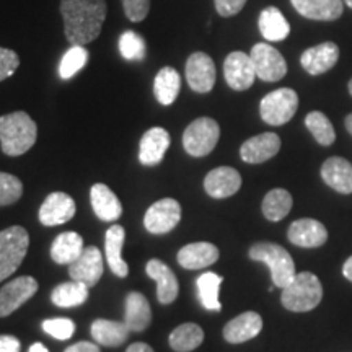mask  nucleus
Segmentation results:
<instances>
[{
	"label": "nucleus",
	"instance_id": "1",
	"mask_svg": "<svg viewBox=\"0 0 352 352\" xmlns=\"http://www.w3.org/2000/svg\"><path fill=\"white\" fill-rule=\"evenodd\" d=\"M60 15L67 41L87 46L100 36L107 20V0H60Z\"/></svg>",
	"mask_w": 352,
	"mask_h": 352
},
{
	"label": "nucleus",
	"instance_id": "2",
	"mask_svg": "<svg viewBox=\"0 0 352 352\" xmlns=\"http://www.w3.org/2000/svg\"><path fill=\"white\" fill-rule=\"evenodd\" d=\"M38 126L25 111L0 116V147L8 157L23 155L36 144Z\"/></svg>",
	"mask_w": 352,
	"mask_h": 352
},
{
	"label": "nucleus",
	"instance_id": "3",
	"mask_svg": "<svg viewBox=\"0 0 352 352\" xmlns=\"http://www.w3.org/2000/svg\"><path fill=\"white\" fill-rule=\"evenodd\" d=\"M323 298V287L314 272H298L283 289V305L290 311L303 314L320 305Z\"/></svg>",
	"mask_w": 352,
	"mask_h": 352
},
{
	"label": "nucleus",
	"instance_id": "4",
	"mask_svg": "<svg viewBox=\"0 0 352 352\" xmlns=\"http://www.w3.org/2000/svg\"><path fill=\"white\" fill-rule=\"evenodd\" d=\"M250 258L253 261L264 263L271 270L272 284L276 287L284 289L290 280L294 279L296 272V264L290 256L289 252L277 243H270V241H261V243H254L250 248Z\"/></svg>",
	"mask_w": 352,
	"mask_h": 352
},
{
	"label": "nucleus",
	"instance_id": "5",
	"mask_svg": "<svg viewBox=\"0 0 352 352\" xmlns=\"http://www.w3.org/2000/svg\"><path fill=\"white\" fill-rule=\"evenodd\" d=\"M28 246L30 235L23 227L12 226L0 232V283L19 270Z\"/></svg>",
	"mask_w": 352,
	"mask_h": 352
},
{
	"label": "nucleus",
	"instance_id": "6",
	"mask_svg": "<svg viewBox=\"0 0 352 352\" xmlns=\"http://www.w3.org/2000/svg\"><path fill=\"white\" fill-rule=\"evenodd\" d=\"M220 139V126L212 118H197L183 132V147L191 157H206Z\"/></svg>",
	"mask_w": 352,
	"mask_h": 352
},
{
	"label": "nucleus",
	"instance_id": "7",
	"mask_svg": "<svg viewBox=\"0 0 352 352\" xmlns=\"http://www.w3.org/2000/svg\"><path fill=\"white\" fill-rule=\"evenodd\" d=\"M298 95L292 88H279L267 94L259 103L263 121L271 126H283L297 113Z\"/></svg>",
	"mask_w": 352,
	"mask_h": 352
},
{
	"label": "nucleus",
	"instance_id": "8",
	"mask_svg": "<svg viewBox=\"0 0 352 352\" xmlns=\"http://www.w3.org/2000/svg\"><path fill=\"white\" fill-rule=\"evenodd\" d=\"M182 220V206L173 197L153 202L144 215V227L153 235H165L173 230Z\"/></svg>",
	"mask_w": 352,
	"mask_h": 352
},
{
	"label": "nucleus",
	"instance_id": "9",
	"mask_svg": "<svg viewBox=\"0 0 352 352\" xmlns=\"http://www.w3.org/2000/svg\"><path fill=\"white\" fill-rule=\"evenodd\" d=\"M250 57H252L254 70H256V77L261 78L263 82H279L287 74V63H285L284 56L271 44H254Z\"/></svg>",
	"mask_w": 352,
	"mask_h": 352
},
{
	"label": "nucleus",
	"instance_id": "10",
	"mask_svg": "<svg viewBox=\"0 0 352 352\" xmlns=\"http://www.w3.org/2000/svg\"><path fill=\"white\" fill-rule=\"evenodd\" d=\"M223 76L227 85L235 91H245L254 83L256 70L250 54L241 51H233L226 57L223 63Z\"/></svg>",
	"mask_w": 352,
	"mask_h": 352
},
{
	"label": "nucleus",
	"instance_id": "11",
	"mask_svg": "<svg viewBox=\"0 0 352 352\" xmlns=\"http://www.w3.org/2000/svg\"><path fill=\"white\" fill-rule=\"evenodd\" d=\"M38 292V283L32 276H21L0 289V318L12 315Z\"/></svg>",
	"mask_w": 352,
	"mask_h": 352
},
{
	"label": "nucleus",
	"instance_id": "12",
	"mask_svg": "<svg viewBox=\"0 0 352 352\" xmlns=\"http://www.w3.org/2000/svg\"><path fill=\"white\" fill-rule=\"evenodd\" d=\"M186 82L196 94H209L215 85V64L206 52H192L186 60Z\"/></svg>",
	"mask_w": 352,
	"mask_h": 352
},
{
	"label": "nucleus",
	"instance_id": "13",
	"mask_svg": "<svg viewBox=\"0 0 352 352\" xmlns=\"http://www.w3.org/2000/svg\"><path fill=\"white\" fill-rule=\"evenodd\" d=\"M103 256L100 250L96 246H87L80 256L69 264V276L72 280H78L87 287H94L103 276Z\"/></svg>",
	"mask_w": 352,
	"mask_h": 352
},
{
	"label": "nucleus",
	"instance_id": "14",
	"mask_svg": "<svg viewBox=\"0 0 352 352\" xmlns=\"http://www.w3.org/2000/svg\"><path fill=\"white\" fill-rule=\"evenodd\" d=\"M77 206L76 201L72 199L65 192H51L50 196L44 199V202L39 208L38 219L43 226L46 227H56L63 226V223L69 222L76 215Z\"/></svg>",
	"mask_w": 352,
	"mask_h": 352
},
{
	"label": "nucleus",
	"instance_id": "15",
	"mask_svg": "<svg viewBox=\"0 0 352 352\" xmlns=\"http://www.w3.org/2000/svg\"><path fill=\"white\" fill-rule=\"evenodd\" d=\"M280 151V139L274 132H263L248 139L240 147V157L246 164H263Z\"/></svg>",
	"mask_w": 352,
	"mask_h": 352
},
{
	"label": "nucleus",
	"instance_id": "16",
	"mask_svg": "<svg viewBox=\"0 0 352 352\" xmlns=\"http://www.w3.org/2000/svg\"><path fill=\"white\" fill-rule=\"evenodd\" d=\"M287 236L290 243L300 248H318L328 240V230L315 219H300L290 223Z\"/></svg>",
	"mask_w": 352,
	"mask_h": 352
},
{
	"label": "nucleus",
	"instance_id": "17",
	"mask_svg": "<svg viewBox=\"0 0 352 352\" xmlns=\"http://www.w3.org/2000/svg\"><path fill=\"white\" fill-rule=\"evenodd\" d=\"M340 59V47L336 43L327 41L316 44L303 52L300 57L302 67L307 70L310 76H321V74L331 70Z\"/></svg>",
	"mask_w": 352,
	"mask_h": 352
},
{
	"label": "nucleus",
	"instance_id": "18",
	"mask_svg": "<svg viewBox=\"0 0 352 352\" xmlns=\"http://www.w3.org/2000/svg\"><path fill=\"white\" fill-rule=\"evenodd\" d=\"M170 134L164 127H152L142 135L139 144V162L144 166H155L164 160L170 147Z\"/></svg>",
	"mask_w": 352,
	"mask_h": 352
},
{
	"label": "nucleus",
	"instance_id": "19",
	"mask_svg": "<svg viewBox=\"0 0 352 352\" xmlns=\"http://www.w3.org/2000/svg\"><path fill=\"white\" fill-rule=\"evenodd\" d=\"M241 188V176L230 166H219L209 171L204 179L206 192L214 199H226L239 192Z\"/></svg>",
	"mask_w": 352,
	"mask_h": 352
},
{
	"label": "nucleus",
	"instance_id": "20",
	"mask_svg": "<svg viewBox=\"0 0 352 352\" xmlns=\"http://www.w3.org/2000/svg\"><path fill=\"white\" fill-rule=\"evenodd\" d=\"M147 276L157 283V300L164 305H170L178 298L179 284L175 272L160 259H151L145 266Z\"/></svg>",
	"mask_w": 352,
	"mask_h": 352
},
{
	"label": "nucleus",
	"instance_id": "21",
	"mask_svg": "<svg viewBox=\"0 0 352 352\" xmlns=\"http://www.w3.org/2000/svg\"><path fill=\"white\" fill-rule=\"evenodd\" d=\"M263 329V318L256 311H245L223 327V338L230 344H241L256 338Z\"/></svg>",
	"mask_w": 352,
	"mask_h": 352
},
{
	"label": "nucleus",
	"instance_id": "22",
	"mask_svg": "<svg viewBox=\"0 0 352 352\" xmlns=\"http://www.w3.org/2000/svg\"><path fill=\"white\" fill-rule=\"evenodd\" d=\"M220 256L219 248L209 241H196L183 246L176 254L178 264L184 270H204L217 261Z\"/></svg>",
	"mask_w": 352,
	"mask_h": 352
},
{
	"label": "nucleus",
	"instance_id": "23",
	"mask_svg": "<svg viewBox=\"0 0 352 352\" xmlns=\"http://www.w3.org/2000/svg\"><path fill=\"white\" fill-rule=\"evenodd\" d=\"M321 178L341 195L352 192V164L342 157H329L321 165Z\"/></svg>",
	"mask_w": 352,
	"mask_h": 352
},
{
	"label": "nucleus",
	"instance_id": "24",
	"mask_svg": "<svg viewBox=\"0 0 352 352\" xmlns=\"http://www.w3.org/2000/svg\"><path fill=\"white\" fill-rule=\"evenodd\" d=\"M90 202L96 217L103 222H116L122 214L121 201L107 184L96 183L90 189Z\"/></svg>",
	"mask_w": 352,
	"mask_h": 352
},
{
	"label": "nucleus",
	"instance_id": "25",
	"mask_svg": "<svg viewBox=\"0 0 352 352\" xmlns=\"http://www.w3.org/2000/svg\"><path fill=\"white\" fill-rule=\"evenodd\" d=\"M302 16L318 21H334L341 19L344 10L342 0H290Z\"/></svg>",
	"mask_w": 352,
	"mask_h": 352
},
{
	"label": "nucleus",
	"instance_id": "26",
	"mask_svg": "<svg viewBox=\"0 0 352 352\" xmlns=\"http://www.w3.org/2000/svg\"><path fill=\"white\" fill-rule=\"evenodd\" d=\"M152 321V310L148 300L140 292H129L126 297L124 323L134 333H142Z\"/></svg>",
	"mask_w": 352,
	"mask_h": 352
},
{
	"label": "nucleus",
	"instance_id": "27",
	"mask_svg": "<svg viewBox=\"0 0 352 352\" xmlns=\"http://www.w3.org/2000/svg\"><path fill=\"white\" fill-rule=\"evenodd\" d=\"M91 338L100 346L118 347L124 344L129 338L131 329L127 328L124 321H113V320H95L91 323Z\"/></svg>",
	"mask_w": 352,
	"mask_h": 352
},
{
	"label": "nucleus",
	"instance_id": "28",
	"mask_svg": "<svg viewBox=\"0 0 352 352\" xmlns=\"http://www.w3.org/2000/svg\"><path fill=\"white\" fill-rule=\"evenodd\" d=\"M126 240V232L121 226H111L104 235V252H107L108 266L118 277H126L129 274V266L122 259L121 250Z\"/></svg>",
	"mask_w": 352,
	"mask_h": 352
},
{
	"label": "nucleus",
	"instance_id": "29",
	"mask_svg": "<svg viewBox=\"0 0 352 352\" xmlns=\"http://www.w3.org/2000/svg\"><path fill=\"white\" fill-rule=\"evenodd\" d=\"M83 239L77 232H64L57 235L51 245V259L56 264H72L83 252Z\"/></svg>",
	"mask_w": 352,
	"mask_h": 352
},
{
	"label": "nucleus",
	"instance_id": "30",
	"mask_svg": "<svg viewBox=\"0 0 352 352\" xmlns=\"http://www.w3.org/2000/svg\"><path fill=\"white\" fill-rule=\"evenodd\" d=\"M179 90H182V77L178 70L173 67H164L158 70L153 80V95L157 101L164 107H170L178 98Z\"/></svg>",
	"mask_w": 352,
	"mask_h": 352
},
{
	"label": "nucleus",
	"instance_id": "31",
	"mask_svg": "<svg viewBox=\"0 0 352 352\" xmlns=\"http://www.w3.org/2000/svg\"><path fill=\"white\" fill-rule=\"evenodd\" d=\"M259 32L267 41H283L290 34V25L277 7H266L259 13Z\"/></svg>",
	"mask_w": 352,
	"mask_h": 352
},
{
	"label": "nucleus",
	"instance_id": "32",
	"mask_svg": "<svg viewBox=\"0 0 352 352\" xmlns=\"http://www.w3.org/2000/svg\"><path fill=\"white\" fill-rule=\"evenodd\" d=\"M88 289L85 284L78 283V280H70V283H63L57 287L52 289L51 302L56 307L60 308H72L80 307L82 303L88 300Z\"/></svg>",
	"mask_w": 352,
	"mask_h": 352
},
{
	"label": "nucleus",
	"instance_id": "33",
	"mask_svg": "<svg viewBox=\"0 0 352 352\" xmlns=\"http://www.w3.org/2000/svg\"><path fill=\"white\" fill-rule=\"evenodd\" d=\"M204 341V331L199 324L184 323L171 331L168 342L170 347L176 352H191L197 349Z\"/></svg>",
	"mask_w": 352,
	"mask_h": 352
},
{
	"label": "nucleus",
	"instance_id": "34",
	"mask_svg": "<svg viewBox=\"0 0 352 352\" xmlns=\"http://www.w3.org/2000/svg\"><path fill=\"white\" fill-rule=\"evenodd\" d=\"M292 196L289 191H285L283 188L271 189L263 199V214L264 217L271 222H279L284 217H287V214L292 209Z\"/></svg>",
	"mask_w": 352,
	"mask_h": 352
},
{
	"label": "nucleus",
	"instance_id": "35",
	"mask_svg": "<svg viewBox=\"0 0 352 352\" xmlns=\"http://www.w3.org/2000/svg\"><path fill=\"white\" fill-rule=\"evenodd\" d=\"M223 277L215 274V272H204V274L197 277L196 285L202 307L210 311L222 310V303L219 300V290L222 284Z\"/></svg>",
	"mask_w": 352,
	"mask_h": 352
},
{
	"label": "nucleus",
	"instance_id": "36",
	"mask_svg": "<svg viewBox=\"0 0 352 352\" xmlns=\"http://www.w3.org/2000/svg\"><path fill=\"white\" fill-rule=\"evenodd\" d=\"M305 126L307 129L311 132L316 142L320 145H331L336 139V132H334V127L331 124V121L328 120V116H324L323 113L320 111H311L307 114L305 118Z\"/></svg>",
	"mask_w": 352,
	"mask_h": 352
},
{
	"label": "nucleus",
	"instance_id": "37",
	"mask_svg": "<svg viewBox=\"0 0 352 352\" xmlns=\"http://www.w3.org/2000/svg\"><path fill=\"white\" fill-rule=\"evenodd\" d=\"M88 63V51L85 50V46H70L69 51H65V54L63 56L59 64V76L64 80H69L72 78L76 74L80 72V70L85 67Z\"/></svg>",
	"mask_w": 352,
	"mask_h": 352
},
{
	"label": "nucleus",
	"instance_id": "38",
	"mask_svg": "<svg viewBox=\"0 0 352 352\" xmlns=\"http://www.w3.org/2000/svg\"><path fill=\"white\" fill-rule=\"evenodd\" d=\"M120 52L126 60H142L145 57V41L139 33L135 32H126L121 34L120 43Z\"/></svg>",
	"mask_w": 352,
	"mask_h": 352
},
{
	"label": "nucleus",
	"instance_id": "39",
	"mask_svg": "<svg viewBox=\"0 0 352 352\" xmlns=\"http://www.w3.org/2000/svg\"><path fill=\"white\" fill-rule=\"evenodd\" d=\"M23 195V183L15 175L0 171V208L12 206Z\"/></svg>",
	"mask_w": 352,
	"mask_h": 352
},
{
	"label": "nucleus",
	"instance_id": "40",
	"mask_svg": "<svg viewBox=\"0 0 352 352\" xmlns=\"http://www.w3.org/2000/svg\"><path fill=\"white\" fill-rule=\"evenodd\" d=\"M43 329L54 340L65 341L70 340L76 333V323L69 318H51L43 321Z\"/></svg>",
	"mask_w": 352,
	"mask_h": 352
},
{
	"label": "nucleus",
	"instance_id": "41",
	"mask_svg": "<svg viewBox=\"0 0 352 352\" xmlns=\"http://www.w3.org/2000/svg\"><path fill=\"white\" fill-rule=\"evenodd\" d=\"M122 10H124L127 20L139 23L147 19L151 12V0H121Z\"/></svg>",
	"mask_w": 352,
	"mask_h": 352
},
{
	"label": "nucleus",
	"instance_id": "42",
	"mask_svg": "<svg viewBox=\"0 0 352 352\" xmlns=\"http://www.w3.org/2000/svg\"><path fill=\"white\" fill-rule=\"evenodd\" d=\"M20 67V57L13 50L0 47V82L7 80Z\"/></svg>",
	"mask_w": 352,
	"mask_h": 352
},
{
	"label": "nucleus",
	"instance_id": "43",
	"mask_svg": "<svg viewBox=\"0 0 352 352\" xmlns=\"http://www.w3.org/2000/svg\"><path fill=\"white\" fill-rule=\"evenodd\" d=\"M248 0H214L215 10L223 19H230V16L239 15L243 10Z\"/></svg>",
	"mask_w": 352,
	"mask_h": 352
},
{
	"label": "nucleus",
	"instance_id": "44",
	"mask_svg": "<svg viewBox=\"0 0 352 352\" xmlns=\"http://www.w3.org/2000/svg\"><path fill=\"white\" fill-rule=\"evenodd\" d=\"M21 342L12 334H0V352H20Z\"/></svg>",
	"mask_w": 352,
	"mask_h": 352
},
{
	"label": "nucleus",
	"instance_id": "45",
	"mask_svg": "<svg viewBox=\"0 0 352 352\" xmlns=\"http://www.w3.org/2000/svg\"><path fill=\"white\" fill-rule=\"evenodd\" d=\"M64 352H101V351H100V346L95 344V342L80 341V342H76V344L69 346Z\"/></svg>",
	"mask_w": 352,
	"mask_h": 352
},
{
	"label": "nucleus",
	"instance_id": "46",
	"mask_svg": "<svg viewBox=\"0 0 352 352\" xmlns=\"http://www.w3.org/2000/svg\"><path fill=\"white\" fill-rule=\"evenodd\" d=\"M126 352H155V351H153L148 344H145V342H134V344L127 347Z\"/></svg>",
	"mask_w": 352,
	"mask_h": 352
},
{
	"label": "nucleus",
	"instance_id": "47",
	"mask_svg": "<svg viewBox=\"0 0 352 352\" xmlns=\"http://www.w3.org/2000/svg\"><path fill=\"white\" fill-rule=\"evenodd\" d=\"M342 274H344L346 279H349L352 283V256L346 259L344 266H342Z\"/></svg>",
	"mask_w": 352,
	"mask_h": 352
},
{
	"label": "nucleus",
	"instance_id": "48",
	"mask_svg": "<svg viewBox=\"0 0 352 352\" xmlns=\"http://www.w3.org/2000/svg\"><path fill=\"white\" fill-rule=\"evenodd\" d=\"M28 352H50V351H47L41 342H34V344H32V347H30Z\"/></svg>",
	"mask_w": 352,
	"mask_h": 352
},
{
	"label": "nucleus",
	"instance_id": "49",
	"mask_svg": "<svg viewBox=\"0 0 352 352\" xmlns=\"http://www.w3.org/2000/svg\"><path fill=\"white\" fill-rule=\"evenodd\" d=\"M346 129L352 135V114H349V116L346 118Z\"/></svg>",
	"mask_w": 352,
	"mask_h": 352
},
{
	"label": "nucleus",
	"instance_id": "50",
	"mask_svg": "<svg viewBox=\"0 0 352 352\" xmlns=\"http://www.w3.org/2000/svg\"><path fill=\"white\" fill-rule=\"evenodd\" d=\"M342 2H344L349 8H352V0H342Z\"/></svg>",
	"mask_w": 352,
	"mask_h": 352
},
{
	"label": "nucleus",
	"instance_id": "51",
	"mask_svg": "<svg viewBox=\"0 0 352 352\" xmlns=\"http://www.w3.org/2000/svg\"><path fill=\"white\" fill-rule=\"evenodd\" d=\"M349 94L352 96V78H351V82H349Z\"/></svg>",
	"mask_w": 352,
	"mask_h": 352
}]
</instances>
